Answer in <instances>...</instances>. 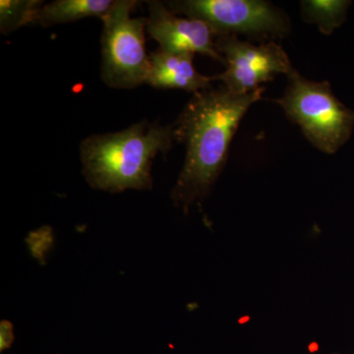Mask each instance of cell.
Here are the masks:
<instances>
[{
	"instance_id": "obj_1",
	"label": "cell",
	"mask_w": 354,
	"mask_h": 354,
	"mask_svg": "<svg viewBox=\"0 0 354 354\" xmlns=\"http://www.w3.org/2000/svg\"><path fill=\"white\" fill-rule=\"evenodd\" d=\"M264 87L251 93L227 88L193 94L174 123L176 141L185 146V160L171 199L187 212L208 196L227 164L228 150L247 111L262 97Z\"/></svg>"
},
{
	"instance_id": "obj_2",
	"label": "cell",
	"mask_w": 354,
	"mask_h": 354,
	"mask_svg": "<svg viewBox=\"0 0 354 354\" xmlns=\"http://www.w3.org/2000/svg\"><path fill=\"white\" fill-rule=\"evenodd\" d=\"M176 141L174 124L144 120L121 131L95 134L80 145L82 174L91 187L109 193L153 188V162Z\"/></svg>"
},
{
	"instance_id": "obj_3",
	"label": "cell",
	"mask_w": 354,
	"mask_h": 354,
	"mask_svg": "<svg viewBox=\"0 0 354 354\" xmlns=\"http://www.w3.org/2000/svg\"><path fill=\"white\" fill-rule=\"evenodd\" d=\"M286 77L285 94L274 102L312 145L328 155L337 153L353 135L354 111L335 97L328 81H310L295 68Z\"/></svg>"
},
{
	"instance_id": "obj_4",
	"label": "cell",
	"mask_w": 354,
	"mask_h": 354,
	"mask_svg": "<svg viewBox=\"0 0 354 354\" xmlns=\"http://www.w3.org/2000/svg\"><path fill=\"white\" fill-rule=\"evenodd\" d=\"M138 1L115 0L102 18V81L109 87L131 90L146 84L150 55L146 50L147 18L131 14Z\"/></svg>"
},
{
	"instance_id": "obj_5",
	"label": "cell",
	"mask_w": 354,
	"mask_h": 354,
	"mask_svg": "<svg viewBox=\"0 0 354 354\" xmlns=\"http://www.w3.org/2000/svg\"><path fill=\"white\" fill-rule=\"evenodd\" d=\"M176 15L207 23L218 36L244 35L264 41L290 32V18L271 2L261 0H174L165 2Z\"/></svg>"
},
{
	"instance_id": "obj_6",
	"label": "cell",
	"mask_w": 354,
	"mask_h": 354,
	"mask_svg": "<svg viewBox=\"0 0 354 354\" xmlns=\"http://www.w3.org/2000/svg\"><path fill=\"white\" fill-rule=\"evenodd\" d=\"M216 48L227 69L214 77L232 92H254L278 74L288 75L295 68L283 46L274 41L257 46L235 35H221L216 37Z\"/></svg>"
},
{
	"instance_id": "obj_7",
	"label": "cell",
	"mask_w": 354,
	"mask_h": 354,
	"mask_svg": "<svg viewBox=\"0 0 354 354\" xmlns=\"http://www.w3.org/2000/svg\"><path fill=\"white\" fill-rule=\"evenodd\" d=\"M149 16L147 31L160 44V50L171 53H200L225 64L216 48L218 37L211 26L201 20L178 17L165 2H147Z\"/></svg>"
},
{
	"instance_id": "obj_8",
	"label": "cell",
	"mask_w": 354,
	"mask_h": 354,
	"mask_svg": "<svg viewBox=\"0 0 354 354\" xmlns=\"http://www.w3.org/2000/svg\"><path fill=\"white\" fill-rule=\"evenodd\" d=\"M192 53H171L158 50L150 53L146 84L157 88H178L196 93L209 90L214 76L199 73L193 64Z\"/></svg>"
},
{
	"instance_id": "obj_9",
	"label": "cell",
	"mask_w": 354,
	"mask_h": 354,
	"mask_svg": "<svg viewBox=\"0 0 354 354\" xmlns=\"http://www.w3.org/2000/svg\"><path fill=\"white\" fill-rule=\"evenodd\" d=\"M115 1V0H114ZM113 0H55L44 4L34 24L44 28L68 24L88 17L102 19L114 4Z\"/></svg>"
},
{
	"instance_id": "obj_10",
	"label": "cell",
	"mask_w": 354,
	"mask_h": 354,
	"mask_svg": "<svg viewBox=\"0 0 354 354\" xmlns=\"http://www.w3.org/2000/svg\"><path fill=\"white\" fill-rule=\"evenodd\" d=\"M351 4L349 0H304L300 2L302 19L330 36L346 22Z\"/></svg>"
},
{
	"instance_id": "obj_11",
	"label": "cell",
	"mask_w": 354,
	"mask_h": 354,
	"mask_svg": "<svg viewBox=\"0 0 354 354\" xmlns=\"http://www.w3.org/2000/svg\"><path fill=\"white\" fill-rule=\"evenodd\" d=\"M41 0H1L0 1V31L8 35L28 24H34Z\"/></svg>"
},
{
	"instance_id": "obj_12",
	"label": "cell",
	"mask_w": 354,
	"mask_h": 354,
	"mask_svg": "<svg viewBox=\"0 0 354 354\" xmlns=\"http://www.w3.org/2000/svg\"><path fill=\"white\" fill-rule=\"evenodd\" d=\"M13 326L7 321H2L0 326V351H4L13 344Z\"/></svg>"
},
{
	"instance_id": "obj_13",
	"label": "cell",
	"mask_w": 354,
	"mask_h": 354,
	"mask_svg": "<svg viewBox=\"0 0 354 354\" xmlns=\"http://www.w3.org/2000/svg\"><path fill=\"white\" fill-rule=\"evenodd\" d=\"M335 354H337V353H335Z\"/></svg>"
}]
</instances>
